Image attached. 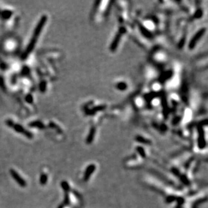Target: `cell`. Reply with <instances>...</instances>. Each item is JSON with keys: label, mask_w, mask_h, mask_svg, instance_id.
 Listing matches in <instances>:
<instances>
[{"label": "cell", "mask_w": 208, "mask_h": 208, "mask_svg": "<svg viewBox=\"0 0 208 208\" xmlns=\"http://www.w3.org/2000/svg\"><path fill=\"white\" fill-rule=\"evenodd\" d=\"M47 20V17L46 16H42V18H41L40 20L38 21V24L37 25H36L35 29L33 32L32 38L30 39L29 43L26 47V50H25L24 53H23V56H22L23 58L27 57L28 55L30 54V53L32 52V50H33L34 47H35L36 42H37L38 41V38L41 35L42 30H43V29L44 26V24H45Z\"/></svg>", "instance_id": "obj_1"}, {"label": "cell", "mask_w": 208, "mask_h": 208, "mask_svg": "<svg viewBox=\"0 0 208 208\" xmlns=\"http://www.w3.org/2000/svg\"><path fill=\"white\" fill-rule=\"evenodd\" d=\"M0 14H1V12H0Z\"/></svg>", "instance_id": "obj_2"}]
</instances>
